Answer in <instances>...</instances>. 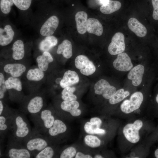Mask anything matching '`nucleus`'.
Instances as JSON below:
<instances>
[{
	"instance_id": "412c9836",
	"label": "nucleus",
	"mask_w": 158,
	"mask_h": 158,
	"mask_svg": "<svg viewBox=\"0 0 158 158\" xmlns=\"http://www.w3.org/2000/svg\"><path fill=\"white\" fill-rule=\"evenodd\" d=\"M87 31L90 33L100 36L103 32V26L98 20L90 18L88 19Z\"/></svg>"
},
{
	"instance_id": "49530a36",
	"label": "nucleus",
	"mask_w": 158,
	"mask_h": 158,
	"mask_svg": "<svg viewBox=\"0 0 158 158\" xmlns=\"http://www.w3.org/2000/svg\"><path fill=\"white\" fill-rule=\"evenodd\" d=\"M94 158H103V157L99 154H96L94 156Z\"/></svg>"
},
{
	"instance_id": "a878e982",
	"label": "nucleus",
	"mask_w": 158,
	"mask_h": 158,
	"mask_svg": "<svg viewBox=\"0 0 158 158\" xmlns=\"http://www.w3.org/2000/svg\"><path fill=\"white\" fill-rule=\"evenodd\" d=\"M121 6V3L118 1L109 0L107 3L101 6L100 11L103 14H109L119 10Z\"/></svg>"
},
{
	"instance_id": "ddd939ff",
	"label": "nucleus",
	"mask_w": 158,
	"mask_h": 158,
	"mask_svg": "<svg viewBox=\"0 0 158 158\" xmlns=\"http://www.w3.org/2000/svg\"><path fill=\"white\" fill-rule=\"evenodd\" d=\"M11 110L5 109L0 115L1 133L6 132L10 129L16 112Z\"/></svg>"
},
{
	"instance_id": "bb28decb",
	"label": "nucleus",
	"mask_w": 158,
	"mask_h": 158,
	"mask_svg": "<svg viewBox=\"0 0 158 158\" xmlns=\"http://www.w3.org/2000/svg\"><path fill=\"white\" fill-rule=\"evenodd\" d=\"M58 43L57 39L54 36H46L39 44V48L41 51H48L55 46Z\"/></svg>"
},
{
	"instance_id": "c756f323",
	"label": "nucleus",
	"mask_w": 158,
	"mask_h": 158,
	"mask_svg": "<svg viewBox=\"0 0 158 158\" xmlns=\"http://www.w3.org/2000/svg\"><path fill=\"white\" fill-rule=\"evenodd\" d=\"M129 95L128 91H125L123 89H120L116 91L109 99V102L111 104H116L121 102Z\"/></svg>"
},
{
	"instance_id": "9b49d317",
	"label": "nucleus",
	"mask_w": 158,
	"mask_h": 158,
	"mask_svg": "<svg viewBox=\"0 0 158 158\" xmlns=\"http://www.w3.org/2000/svg\"><path fill=\"white\" fill-rule=\"evenodd\" d=\"M44 105V98L40 95H36L31 98L27 103L25 113L34 115L43 110Z\"/></svg>"
},
{
	"instance_id": "9d476101",
	"label": "nucleus",
	"mask_w": 158,
	"mask_h": 158,
	"mask_svg": "<svg viewBox=\"0 0 158 158\" xmlns=\"http://www.w3.org/2000/svg\"><path fill=\"white\" fill-rule=\"evenodd\" d=\"M113 65L117 70L124 72L130 70L133 66L130 58L125 52L118 54L113 62Z\"/></svg>"
},
{
	"instance_id": "f257e3e1",
	"label": "nucleus",
	"mask_w": 158,
	"mask_h": 158,
	"mask_svg": "<svg viewBox=\"0 0 158 158\" xmlns=\"http://www.w3.org/2000/svg\"><path fill=\"white\" fill-rule=\"evenodd\" d=\"M11 128L14 139L20 142L25 140L31 133L29 124L21 113L15 112Z\"/></svg>"
},
{
	"instance_id": "79ce46f5",
	"label": "nucleus",
	"mask_w": 158,
	"mask_h": 158,
	"mask_svg": "<svg viewBox=\"0 0 158 158\" xmlns=\"http://www.w3.org/2000/svg\"><path fill=\"white\" fill-rule=\"evenodd\" d=\"M106 131L100 128H95L94 130V134L103 135L105 133Z\"/></svg>"
},
{
	"instance_id": "f704fd0d",
	"label": "nucleus",
	"mask_w": 158,
	"mask_h": 158,
	"mask_svg": "<svg viewBox=\"0 0 158 158\" xmlns=\"http://www.w3.org/2000/svg\"><path fill=\"white\" fill-rule=\"evenodd\" d=\"M14 5L19 9L23 11L27 10L30 7L32 0H13Z\"/></svg>"
},
{
	"instance_id": "58836bf2",
	"label": "nucleus",
	"mask_w": 158,
	"mask_h": 158,
	"mask_svg": "<svg viewBox=\"0 0 158 158\" xmlns=\"http://www.w3.org/2000/svg\"><path fill=\"white\" fill-rule=\"evenodd\" d=\"M84 129L87 133L90 135L94 134V130L96 128L90 121L86 122L84 126Z\"/></svg>"
},
{
	"instance_id": "423d86ee",
	"label": "nucleus",
	"mask_w": 158,
	"mask_h": 158,
	"mask_svg": "<svg viewBox=\"0 0 158 158\" xmlns=\"http://www.w3.org/2000/svg\"><path fill=\"white\" fill-rule=\"evenodd\" d=\"M76 67L82 74L89 76L94 73L96 67L93 62L86 56L81 55L77 56L75 60Z\"/></svg>"
},
{
	"instance_id": "a18cd8bd",
	"label": "nucleus",
	"mask_w": 158,
	"mask_h": 158,
	"mask_svg": "<svg viewBox=\"0 0 158 158\" xmlns=\"http://www.w3.org/2000/svg\"><path fill=\"white\" fill-rule=\"evenodd\" d=\"M154 155L155 157L158 158V149H157L155 151Z\"/></svg>"
},
{
	"instance_id": "b1692460",
	"label": "nucleus",
	"mask_w": 158,
	"mask_h": 158,
	"mask_svg": "<svg viewBox=\"0 0 158 158\" xmlns=\"http://www.w3.org/2000/svg\"><path fill=\"white\" fill-rule=\"evenodd\" d=\"M12 49V57L14 60H20L23 58L25 55L24 46L22 41L18 40L16 41L13 44Z\"/></svg>"
},
{
	"instance_id": "f3484780",
	"label": "nucleus",
	"mask_w": 158,
	"mask_h": 158,
	"mask_svg": "<svg viewBox=\"0 0 158 158\" xmlns=\"http://www.w3.org/2000/svg\"><path fill=\"white\" fill-rule=\"evenodd\" d=\"M128 25L129 29L139 37H144L147 34L146 27L134 18H131L128 20Z\"/></svg>"
},
{
	"instance_id": "ea45409f",
	"label": "nucleus",
	"mask_w": 158,
	"mask_h": 158,
	"mask_svg": "<svg viewBox=\"0 0 158 158\" xmlns=\"http://www.w3.org/2000/svg\"><path fill=\"white\" fill-rule=\"evenodd\" d=\"M90 122L96 128H100L102 123L101 120L97 117L91 118L90 120Z\"/></svg>"
},
{
	"instance_id": "5701e85b",
	"label": "nucleus",
	"mask_w": 158,
	"mask_h": 158,
	"mask_svg": "<svg viewBox=\"0 0 158 158\" xmlns=\"http://www.w3.org/2000/svg\"><path fill=\"white\" fill-rule=\"evenodd\" d=\"M67 129L65 124L61 120H55L52 126L47 132V135L50 136L54 137L65 133Z\"/></svg>"
},
{
	"instance_id": "a19ab883",
	"label": "nucleus",
	"mask_w": 158,
	"mask_h": 158,
	"mask_svg": "<svg viewBox=\"0 0 158 158\" xmlns=\"http://www.w3.org/2000/svg\"><path fill=\"white\" fill-rule=\"evenodd\" d=\"M75 158H92V157L89 154H85L80 152L76 153L75 157Z\"/></svg>"
},
{
	"instance_id": "20e7f679",
	"label": "nucleus",
	"mask_w": 158,
	"mask_h": 158,
	"mask_svg": "<svg viewBox=\"0 0 158 158\" xmlns=\"http://www.w3.org/2000/svg\"><path fill=\"white\" fill-rule=\"evenodd\" d=\"M143 100L142 93L137 92L133 94L129 99L123 101L120 106L121 111L126 114L131 113L140 107Z\"/></svg>"
},
{
	"instance_id": "4be33fe9",
	"label": "nucleus",
	"mask_w": 158,
	"mask_h": 158,
	"mask_svg": "<svg viewBox=\"0 0 158 158\" xmlns=\"http://www.w3.org/2000/svg\"><path fill=\"white\" fill-rule=\"evenodd\" d=\"M53 60L52 56L48 51L43 52L42 54L37 56L36 59L38 68L43 71L47 70L49 64Z\"/></svg>"
},
{
	"instance_id": "2eb2a0df",
	"label": "nucleus",
	"mask_w": 158,
	"mask_h": 158,
	"mask_svg": "<svg viewBox=\"0 0 158 158\" xmlns=\"http://www.w3.org/2000/svg\"><path fill=\"white\" fill-rule=\"evenodd\" d=\"M25 66L21 63H8L4 67V70L11 76L18 78L21 76L26 70Z\"/></svg>"
},
{
	"instance_id": "f8f14e48",
	"label": "nucleus",
	"mask_w": 158,
	"mask_h": 158,
	"mask_svg": "<svg viewBox=\"0 0 158 158\" xmlns=\"http://www.w3.org/2000/svg\"><path fill=\"white\" fill-rule=\"evenodd\" d=\"M59 21L56 16H53L48 18L41 27L40 32L43 36L52 35L57 28Z\"/></svg>"
},
{
	"instance_id": "cd10ccee",
	"label": "nucleus",
	"mask_w": 158,
	"mask_h": 158,
	"mask_svg": "<svg viewBox=\"0 0 158 158\" xmlns=\"http://www.w3.org/2000/svg\"><path fill=\"white\" fill-rule=\"evenodd\" d=\"M5 83L7 90L13 89L18 92L22 90V83L18 78L11 76L5 80Z\"/></svg>"
},
{
	"instance_id": "39448f33",
	"label": "nucleus",
	"mask_w": 158,
	"mask_h": 158,
	"mask_svg": "<svg viewBox=\"0 0 158 158\" xmlns=\"http://www.w3.org/2000/svg\"><path fill=\"white\" fill-rule=\"evenodd\" d=\"M143 126L142 122L137 120L133 123H128L123 128V133L126 139L130 142L135 143L140 139L139 130Z\"/></svg>"
},
{
	"instance_id": "473e14b6",
	"label": "nucleus",
	"mask_w": 158,
	"mask_h": 158,
	"mask_svg": "<svg viewBox=\"0 0 158 158\" xmlns=\"http://www.w3.org/2000/svg\"><path fill=\"white\" fill-rule=\"evenodd\" d=\"M53 148L49 145L38 153L34 157L36 158H51L54 155Z\"/></svg>"
},
{
	"instance_id": "c9c22d12",
	"label": "nucleus",
	"mask_w": 158,
	"mask_h": 158,
	"mask_svg": "<svg viewBox=\"0 0 158 158\" xmlns=\"http://www.w3.org/2000/svg\"><path fill=\"white\" fill-rule=\"evenodd\" d=\"M76 154L75 149L72 147H70L64 150L61 153L60 158H72L75 157Z\"/></svg>"
},
{
	"instance_id": "a211bd4d",
	"label": "nucleus",
	"mask_w": 158,
	"mask_h": 158,
	"mask_svg": "<svg viewBox=\"0 0 158 158\" xmlns=\"http://www.w3.org/2000/svg\"><path fill=\"white\" fill-rule=\"evenodd\" d=\"M79 104L77 101H63L60 104L61 109L65 111L70 113L73 116H78L81 114V111L78 109Z\"/></svg>"
},
{
	"instance_id": "aec40b11",
	"label": "nucleus",
	"mask_w": 158,
	"mask_h": 158,
	"mask_svg": "<svg viewBox=\"0 0 158 158\" xmlns=\"http://www.w3.org/2000/svg\"><path fill=\"white\" fill-rule=\"evenodd\" d=\"M14 32L11 25H7L4 29L0 28V45L4 46L8 45L12 41Z\"/></svg>"
},
{
	"instance_id": "f03ea898",
	"label": "nucleus",
	"mask_w": 158,
	"mask_h": 158,
	"mask_svg": "<svg viewBox=\"0 0 158 158\" xmlns=\"http://www.w3.org/2000/svg\"><path fill=\"white\" fill-rule=\"evenodd\" d=\"M25 146L35 157L40 152L49 145L46 137L40 134H30L25 140Z\"/></svg>"
},
{
	"instance_id": "dca6fc26",
	"label": "nucleus",
	"mask_w": 158,
	"mask_h": 158,
	"mask_svg": "<svg viewBox=\"0 0 158 158\" xmlns=\"http://www.w3.org/2000/svg\"><path fill=\"white\" fill-rule=\"evenodd\" d=\"M79 80V77L77 73L69 70L64 73L59 84L62 88H64L78 83Z\"/></svg>"
},
{
	"instance_id": "4468645a",
	"label": "nucleus",
	"mask_w": 158,
	"mask_h": 158,
	"mask_svg": "<svg viewBox=\"0 0 158 158\" xmlns=\"http://www.w3.org/2000/svg\"><path fill=\"white\" fill-rule=\"evenodd\" d=\"M144 71V66L141 64L135 66L130 70L128 74V78L132 80L133 85L138 86L141 84Z\"/></svg>"
},
{
	"instance_id": "6e6552de",
	"label": "nucleus",
	"mask_w": 158,
	"mask_h": 158,
	"mask_svg": "<svg viewBox=\"0 0 158 158\" xmlns=\"http://www.w3.org/2000/svg\"><path fill=\"white\" fill-rule=\"evenodd\" d=\"M10 144L6 152V156L10 158H29L33 156L26 147L18 144Z\"/></svg>"
},
{
	"instance_id": "1a4fd4ad",
	"label": "nucleus",
	"mask_w": 158,
	"mask_h": 158,
	"mask_svg": "<svg viewBox=\"0 0 158 158\" xmlns=\"http://www.w3.org/2000/svg\"><path fill=\"white\" fill-rule=\"evenodd\" d=\"M94 89L96 94L102 95L107 99H110L116 91L114 86L111 85L107 81L104 79L100 80L95 84Z\"/></svg>"
},
{
	"instance_id": "393cba45",
	"label": "nucleus",
	"mask_w": 158,
	"mask_h": 158,
	"mask_svg": "<svg viewBox=\"0 0 158 158\" xmlns=\"http://www.w3.org/2000/svg\"><path fill=\"white\" fill-rule=\"evenodd\" d=\"M56 53L58 54H62L65 58H70L72 55V45L71 42L67 40H63L58 45Z\"/></svg>"
},
{
	"instance_id": "c03bdc74",
	"label": "nucleus",
	"mask_w": 158,
	"mask_h": 158,
	"mask_svg": "<svg viewBox=\"0 0 158 158\" xmlns=\"http://www.w3.org/2000/svg\"><path fill=\"white\" fill-rule=\"evenodd\" d=\"M109 0H99L100 2L102 4H106L109 1Z\"/></svg>"
},
{
	"instance_id": "e433bc0d",
	"label": "nucleus",
	"mask_w": 158,
	"mask_h": 158,
	"mask_svg": "<svg viewBox=\"0 0 158 158\" xmlns=\"http://www.w3.org/2000/svg\"><path fill=\"white\" fill-rule=\"evenodd\" d=\"M5 79L3 73H0V99H2L4 98L5 94L7 90L6 89Z\"/></svg>"
},
{
	"instance_id": "7ed1b4c3",
	"label": "nucleus",
	"mask_w": 158,
	"mask_h": 158,
	"mask_svg": "<svg viewBox=\"0 0 158 158\" xmlns=\"http://www.w3.org/2000/svg\"><path fill=\"white\" fill-rule=\"evenodd\" d=\"M36 115L35 122L37 130L40 132L46 133L53 125L55 118L51 111L48 109H44Z\"/></svg>"
},
{
	"instance_id": "de8ad7c7",
	"label": "nucleus",
	"mask_w": 158,
	"mask_h": 158,
	"mask_svg": "<svg viewBox=\"0 0 158 158\" xmlns=\"http://www.w3.org/2000/svg\"><path fill=\"white\" fill-rule=\"evenodd\" d=\"M61 79V78H58L56 80V82L57 84H59Z\"/></svg>"
},
{
	"instance_id": "09e8293b",
	"label": "nucleus",
	"mask_w": 158,
	"mask_h": 158,
	"mask_svg": "<svg viewBox=\"0 0 158 158\" xmlns=\"http://www.w3.org/2000/svg\"><path fill=\"white\" fill-rule=\"evenodd\" d=\"M156 101L157 102L158 104V94L157 95V96L156 97Z\"/></svg>"
},
{
	"instance_id": "7c9ffc66",
	"label": "nucleus",
	"mask_w": 158,
	"mask_h": 158,
	"mask_svg": "<svg viewBox=\"0 0 158 158\" xmlns=\"http://www.w3.org/2000/svg\"><path fill=\"white\" fill-rule=\"evenodd\" d=\"M74 87H67L63 88L61 92V97L64 101H71L77 99L76 96L73 94L75 91Z\"/></svg>"
},
{
	"instance_id": "72a5a7b5",
	"label": "nucleus",
	"mask_w": 158,
	"mask_h": 158,
	"mask_svg": "<svg viewBox=\"0 0 158 158\" xmlns=\"http://www.w3.org/2000/svg\"><path fill=\"white\" fill-rule=\"evenodd\" d=\"M13 4V0H1L0 7L1 12L5 14H8Z\"/></svg>"
},
{
	"instance_id": "0eeeda50",
	"label": "nucleus",
	"mask_w": 158,
	"mask_h": 158,
	"mask_svg": "<svg viewBox=\"0 0 158 158\" xmlns=\"http://www.w3.org/2000/svg\"><path fill=\"white\" fill-rule=\"evenodd\" d=\"M124 39V35L121 32H117L114 35L108 47V51L110 54L116 55L124 51L125 49Z\"/></svg>"
},
{
	"instance_id": "4c0bfd02",
	"label": "nucleus",
	"mask_w": 158,
	"mask_h": 158,
	"mask_svg": "<svg viewBox=\"0 0 158 158\" xmlns=\"http://www.w3.org/2000/svg\"><path fill=\"white\" fill-rule=\"evenodd\" d=\"M153 8L152 17L155 20H158V0H151Z\"/></svg>"
},
{
	"instance_id": "c85d7f7f",
	"label": "nucleus",
	"mask_w": 158,
	"mask_h": 158,
	"mask_svg": "<svg viewBox=\"0 0 158 158\" xmlns=\"http://www.w3.org/2000/svg\"><path fill=\"white\" fill-rule=\"evenodd\" d=\"M44 75V71L38 68L29 69L27 72L26 77L30 81H39L42 80Z\"/></svg>"
},
{
	"instance_id": "6ab92c4d",
	"label": "nucleus",
	"mask_w": 158,
	"mask_h": 158,
	"mask_svg": "<svg viewBox=\"0 0 158 158\" xmlns=\"http://www.w3.org/2000/svg\"><path fill=\"white\" fill-rule=\"evenodd\" d=\"M76 28L78 32L83 34L87 31V15L84 11H79L75 16Z\"/></svg>"
},
{
	"instance_id": "37998d69",
	"label": "nucleus",
	"mask_w": 158,
	"mask_h": 158,
	"mask_svg": "<svg viewBox=\"0 0 158 158\" xmlns=\"http://www.w3.org/2000/svg\"><path fill=\"white\" fill-rule=\"evenodd\" d=\"M6 109L4 108V103L1 99L0 100V115H1Z\"/></svg>"
},
{
	"instance_id": "2f4dec72",
	"label": "nucleus",
	"mask_w": 158,
	"mask_h": 158,
	"mask_svg": "<svg viewBox=\"0 0 158 158\" xmlns=\"http://www.w3.org/2000/svg\"><path fill=\"white\" fill-rule=\"evenodd\" d=\"M85 144L92 148L99 147L101 143L100 140L97 136L92 135H87L84 138Z\"/></svg>"
}]
</instances>
